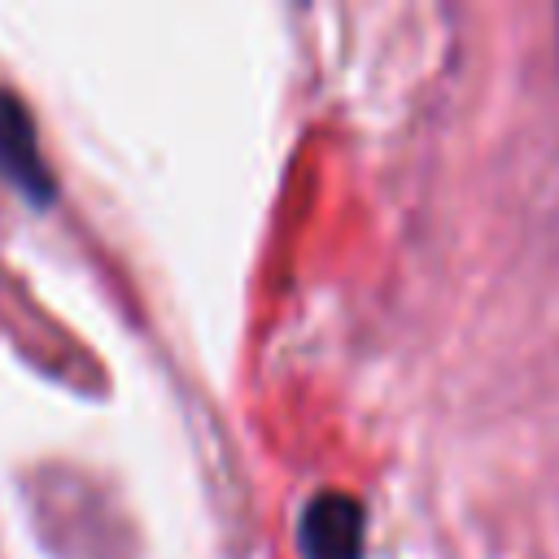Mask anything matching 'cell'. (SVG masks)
I'll list each match as a JSON object with an SVG mask.
<instances>
[{
	"mask_svg": "<svg viewBox=\"0 0 559 559\" xmlns=\"http://www.w3.org/2000/svg\"><path fill=\"white\" fill-rule=\"evenodd\" d=\"M367 511L345 489H323L301 507L297 546L306 559H362Z\"/></svg>",
	"mask_w": 559,
	"mask_h": 559,
	"instance_id": "6da1fadb",
	"label": "cell"
},
{
	"mask_svg": "<svg viewBox=\"0 0 559 559\" xmlns=\"http://www.w3.org/2000/svg\"><path fill=\"white\" fill-rule=\"evenodd\" d=\"M0 175L35 205H48L57 197V179L39 153L35 118L22 96L0 87Z\"/></svg>",
	"mask_w": 559,
	"mask_h": 559,
	"instance_id": "7a4b0ae2",
	"label": "cell"
}]
</instances>
